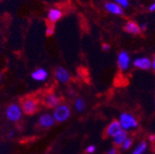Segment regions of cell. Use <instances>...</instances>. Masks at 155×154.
<instances>
[{"instance_id": "obj_21", "label": "cell", "mask_w": 155, "mask_h": 154, "mask_svg": "<svg viewBox=\"0 0 155 154\" xmlns=\"http://www.w3.org/2000/svg\"><path fill=\"white\" fill-rule=\"evenodd\" d=\"M95 150H96V147L94 146H93V145L89 146L87 148V152H88V153H93V152H95Z\"/></svg>"}, {"instance_id": "obj_26", "label": "cell", "mask_w": 155, "mask_h": 154, "mask_svg": "<svg viewBox=\"0 0 155 154\" xmlns=\"http://www.w3.org/2000/svg\"><path fill=\"white\" fill-rule=\"evenodd\" d=\"M151 67L153 70H155V55L153 56V62L151 63Z\"/></svg>"}, {"instance_id": "obj_16", "label": "cell", "mask_w": 155, "mask_h": 154, "mask_svg": "<svg viewBox=\"0 0 155 154\" xmlns=\"http://www.w3.org/2000/svg\"><path fill=\"white\" fill-rule=\"evenodd\" d=\"M74 106H75V109L77 110V111H78V112H83L85 110V101L81 98H77L75 100V103H74Z\"/></svg>"}, {"instance_id": "obj_22", "label": "cell", "mask_w": 155, "mask_h": 154, "mask_svg": "<svg viewBox=\"0 0 155 154\" xmlns=\"http://www.w3.org/2000/svg\"><path fill=\"white\" fill-rule=\"evenodd\" d=\"M107 154H117V149L116 148H111L108 150Z\"/></svg>"}, {"instance_id": "obj_28", "label": "cell", "mask_w": 155, "mask_h": 154, "mask_svg": "<svg viewBox=\"0 0 155 154\" xmlns=\"http://www.w3.org/2000/svg\"><path fill=\"white\" fill-rule=\"evenodd\" d=\"M1 79H2V77H1V74H0V83H1Z\"/></svg>"}, {"instance_id": "obj_11", "label": "cell", "mask_w": 155, "mask_h": 154, "mask_svg": "<svg viewBox=\"0 0 155 154\" xmlns=\"http://www.w3.org/2000/svg\"><path fill=\"white\" fill-rule=\"evenodd\" d=\"M62 17V12L58 8H50L48 12V21L52 23L56 22Z\"/></svg>"}, {"instance_id": "obj_20", "label": "cell", "mask_w": 155, "mask_h": 154, "mask_svg": "<svg viewBox=\"0 0 155 154\" xmlns=\"http://www.w3.org/2000/svg\"><path fill=\"white\" fill-rule=\"evenodd\" d=\"M117 3L120 5V6L122 7H127L128 5V0H115Z\"/></svg>"}, {"instance_id": "obj_13", "label": "cell", "mask_w": 155, "mask_h": 154, "mask_svg": "<svg viewBox=\"0 0 155 154\" xmlns=\"http://www.w3.org/2000/svg\"><path fill=\"white\" fill-rule=\"evenodd\" d=\"M32 78L33 79L36 81H44V80H46L48 76V73L46 72V70H45L44 69H38L36 71L32 72Z\"/></svg>"}, {"instance_id": "obj_12", "label": "cell", "mask_w": 155, "mask_h": 154, "mask_svg": "<svg viewBox=\"0 0 155 154\" xmlns=\"http://www.w3.org/2000/svg\"><path fill=\"white\" fill-rule=\"evenodd\" d=\"M106 10L109 12L115 15H122L123 14V10L118 4L114 3V2H107L105 5Z\"/></svg>"}, {"instance_id": "obj_8", "label": "cell", "mask_w": 155, "mask_h": 154, "mask_svg": "<svg viewBox=\"0 0 155 154\" xmlns=\"http://www.w3.org/2000/svg\"><path fill=\"white\" fill-rule=\"evenodd\" d=\"M55 76L56 80L62 83H67L70 79V73L63 67H59L56 69L55 71Z\"/></svg>"}, {"instance_id": "obj_17", "label": "cell", "mask_w": 155, "mask_h": 154, "mask_svg": "<svg viewBox=\"0 0 155 154\" xmlns=\"http://www.w3.org/2000/svg\"><path fill=\"white\" fill-rule=\"evenodd\" d=\"M147 146V143L143 141V142L140 143L137 146L136 149H135L134 150V152H132V154H143V152H145V150H146Z\"/></svg>"}, {"instance_id": "obj_5", "label": "cell", "mask_w": 155, "mask_h": 154, "mask_svg": "<svg viewBox=\"0 0 155 154\" xmlns=\"http://www.w3.org/2000/svg\"><path fill=\"white\" fill-rule=\"evenodd\" d=\"M60 98L53 93H47L43 99V104L48 108H56L60 105Z\"/></svg>"}, {"instance_id": "obj_23", "label": "cell", "mask_w": 155, "mask_h": 154, "mask_svg": "<svg viewBox=\"0 0 155 154\" xmlns=\"http://www.w3.org/2000/svg\"><path fill=\"white\" fill-rule=\"evenodd\" d=\"M102 49H103V50H104V51H107L108 49H110V46H109V44H107V43H105V44H104L102 46Z\"/></svg>"}, {"instance_id": "obj_27", "label": "cell", "mask_w": 155, "mask_h": 154, "mask_svg": "<svg viewBox=\"0 0 155 154\" xmlns=\"http://www.w3.org/2000/svg\"><path fill=\"white\" fill-rule=\"evenodd\" d=\"M13 134H14V131H12V132H11V133H9V138L12 137V136H13Z\"/></svg>"}, {"instance_id": "obj_1", "label": "cell", "mask_w": 155, "mask_h": 154, "mask_svg": "<svg viewBox=\"0 0 155 154\" xmlns=\"http://www.w3.org/2000/svg\"><path fill=\"white\" fill-rule=\"evenodd\" d=\"M21 109L22 110V112L27 115H32L36 113L38 110L37 100L32 97L23 98L21 102Z\"/></svg>"}, {"instance_id": "obj_14", "label": "cell", "mask_w": 155, "mask_h": 154, "mask_svg": "<svg viewBox=\"0 0 155 154\" xmlns=\"http://www.w3.org/2000/svg\"><path fill=\"white\" fill-rule=\"evenodd\" d=\"M124 29L128 33L134 34V35L139 34L140 32V26L135 22H133V21H129V22H127V23L125 25Z\"/></svg>"}, {"instance_id": "obj_3", "label": "cell", "mask_w": 155, "mask_h": 154, "mask_svg": "<svg viewBox=\"0 0 155 154\" xmlns=\"http://www.w3.org/2000/svg\"><path fill=\"white\" fill-rule=\"evenodd\" d=\"M119 123L124 130H129L130 129L137 128L138 123L136 119L129 113H122L120 116Z\"/></svg>"}, {"instance_id": "obj_4", "label": "cell", "mask_w": 155, "mask_h": 154, "mask_svg": "<svg viewBox=\"0 0 155 154\" xmlns=\"http://www.w3.org/2000/svg\"><path fill=\"white\" fill-rule=\"evenodd\" d=\"M6 116L12 122H16L22 117V109L17 104H11L6 110Z\"/></svg>"}, {"instance_id": "obj_15", "label": "cell", "mask_w": 155, "mask_h": 154, "mask_svg": "<svg viewBox=\"0 0 155 154\" xmlns=\"http://www.w3.org/2000/svg\"><path fill=\"white\" fill-rule=\"evenodd\" d=\"M127 138V134L126 131L122 130L120 133L116 135L114 137V143L116 146H120L124 143V141Z\"/></svg>"}, {"instance_id": "obj_9", "label": "cell", "mask_w": 155, "mask_h": 154, "mask_svg": "<svg viewBox=\"0 0 155 154\" xmlns=\"http://www.w3.org/2000/svg\"><path fill=\"white\" fill-rule=\"evenodd\" d=\"M134 66L140 70H147L151 67V62L148 58L147 57L137 58L134 61Z\"/></svg>"}, {"instance_id": "obj_2", "label": "cell", "mask_w": 155, "mask_h": 154, "mask_svg": "<svg viewBox=\"0 0 155 154\" xmlns=\"http://www.w3.org/2000/svg\"><path fill=\"white\" fill-rule=\"evenodd\" d=\"M70 116V110L68 106L60 104L56 106L53 112V118L59 123H63L67 120Z\"/></svg>"}, {"instance_id": "obj_25", "label": "cell", "mask_w": 155, "mask_h": 154, "mask_svg": "<svg viewBox=\"0 0 155 154\" xmlns=\"http://www.w3.org/2000/svg\"><path fill=\"white\" fill-rule=\"evenodd\" d=\"M147 29V25L145 23H142L141 25H140V31H145Z\"/></svg>"}, {"instance_id": "obj_24", "label": "cell", "mask_w": 155, "mask_h": 154, "mask_svg": "<svg viewBox=\"0 0 155 154\" xmlns=\"http://www.w3.org/2000/svg\"><path fill=\"white\" fill-rule=\"evenodd\" d=\"M149 11H150V12L155 11V1L153 4H151V5H150V7H149Z\"/></svg>"}, {"instance_id": "obj_18", "label": "cell", "mask_w": 155, "mask_h": 154, "mask_svg": "<svg viewBox=\"0 0 155 154\" xmlns=\"http://www.w3.org/2000/svg\"><path fill=\"white\" fill-rule=\"evenodd\" d=\"M55 31V25L54 23H52L50 21L46 22V34L47 36H52L54 33Z\"/></svg>"}, {"instance_id": "obj_6", "label": "cell", "mask_w": 155, "mask_h": 154, "mask_svg": "<svg viewBox=\"0 0 155 154\" xmlns=\"http://www.w3.org/2000/svg\"><path fill=\"white\" fill-rule=\"evenodd\" d=\"M130 63V59L128 53L125 51L120 52L117 57V65L120 70L122 71L127 70L129 68Z\"/></svg>"}, {"instance_id": "obj_10", "label": "cell", "mask_w": 155, "mask_h": 154, "mask_svg": "<svg viewBox=\"0 0 155 154\" xmlns=\"http://www.w3.org/2000/svg\"><path fill=\"white\" fill-rule=\"evenodd\" d=\"M54 118L50 114L45 113L39 117V123L43 128H49L54 124Z\"/></svg>"}, {"instance_id": "obj_7", "label": "cell", "mask_w": 155, "mask_h": 154, "mask_svg": "<svg viewBox=\"0 0 155 154\" xmlns=\"http://www.w3.org/2000/svg\"><path fill=\"white\" fill-rule=\"evenodd\" d=\"M122 130H123V129H122L119 121L114 120L109 124V126L107 128V133L109 136L114 137L115 136L117 135Z\"/></svg>"}, {"instance_id": "obj_19", "label": "cell", "mask_w": 155, "mask_h": 154, "mask_svg": "<svg viewBox=\"0 0 155 154\" xmlns=\"http://www.w3.org/2000/svg\"><path fill=\"white\" fill-rule=\"evenodd\" d=\"M132 143H133V141L130 138H127L124 143H122V148L124 149H128L129 148H130V146H132Z\"/></svg>"}]
</instances>
